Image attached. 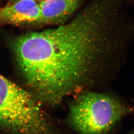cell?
Returning <instances> with one entry per match:
<instances>
[{"label":"cell","instance_id":"5b68a950","mask_svg":"<svg viewBox=\"0 0 134 134\" xmlns=\"http://www.w3.org/2000/svg\"><path fill=\"white\" fill-rule=\"evenodd\" d=\"M80 0H44L39 2V24L62 23L76 9Z\"/></svg>","mask_w":134,"mask_h":134},{"label":"cell","instance_id":"6da1fadb","mask_svg":"<svg viewBox=\"0 0 134 134\" xmlns=\"http://www.w3.org/2000/svg\"><path fill=\"white\" fill-rule=\"evenodd\" d=\"M13 50L29 91L54 106L92 81L109 45L98 19L82 12L67 24L17 37Z\"/></svg>","mask_w":134,"mask_h":134},{"label":"cell","instance_id":"3957f363","mask_svg":"<svg viewBox=\"0 0 134 134\" xmlns=\"http://www.w3.org/2000/svg\"><path fill=\"white\" fill-rule=\"evenodd\" d=\"M134 112L115 97L86 91L69 106L68 123L79 134H107L122 118Z\"/></svg>","mask_w":134,"mask_h":134},{"label":"cell","instance_id":"277c9868","mask_svg":"<svg viewBox=\"0 0 134 134\" xmlns=\"http://www.w3.org/2000/svg\"><path fill=\"white\" fill-rule=\"evenodd\" d=\"M40 18L39 2L35 0H10L0 8V27L39 24Z\"/></svg>","mask_w":134,"mask_h":134},{"label":"cell","instance_id":"7a4b0ae2","mask_svg":"<svg viewBox=\"0 0 134 134\" xmlns=\"http://www.w3.org/2000/svg\"><path fill=\"white\" fill-rule=\"evenodd\" d=\"M0 129L8 134H60L34 94L1 74Z\"/></svg>","mask_w":134,"mask_h":134},{"label":"cell","instance_id":"8992f818","mask_svg":"<svg viewBox=\"0 0 134 134\" xmlns=\"http://www.w3.org/2000/svg\"><path fill=\"white\" fill-rule=\"evenodd\" d=\"M134 134V130H133V131H132L130 133H129V134Z\"/></svg>","mask_w":134,"mask_h":134},{"label":"cell","instance_id":"52a82bcc","mask_svg":"<svg viewBox=\"0 0 134 134\" xmlns=\"http://www.w3.org/2000/svg\"><path fill=\"white\" fill-rule=\"evenodd\" d=\"M35 1H37V2H41V1H43L44 0H35Z\"/></svg>","mask_w":134,"mask_h":134}]
</instances>
